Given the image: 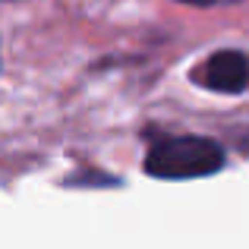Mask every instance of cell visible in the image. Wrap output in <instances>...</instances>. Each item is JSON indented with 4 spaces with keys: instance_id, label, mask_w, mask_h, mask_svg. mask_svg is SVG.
Instances as JSON below:
<instances>
[{
    "instance_id": "7a4b0ae2",
    "label": "cell",
    "mask_w": 249,
    "mask_h": 249,
    "mask_svg": "<svg viewBox=\"0 0 249 249\" xmlns=\"http://www.w3.org/2000/svg\"><path fill=\"white\" fill-rule=\"evenodd\" d=\"M193 79L199 85L221 95H237L249 89V57L243 51H218L202 67L193 70Z\"/></svg>"
},
{
    "instance_id": "3957f363",
    "label": "cell",
    "mask_w": 249,
    "mask_h": 249,
    "mask_svg": "<svg viewBox=\"0 0 249 249\" xmlns=\"http://www.w3.org/2000/svg\"><path fill=\"white\" fill-rule=\"evenodd\" d=\"M183 3H196V6H208V3H214V0H183Z\"/></svg>"
},
{
    "instance_id": "6da1fadb",
    "label": "cell",
    "mask_w": 249,
    "mask_h": 249,
    "mask_svg": "<svg viewBox=\"0 0 249 249\" xmlns=\"http://www.w3.org/2000/svg\"><path fill=\"white\" fill-rule=\"evenodd\" d=\"M221 167H224V148L205 136L164 139L145 158V174L158 180H196V177H212Z\"/></svg>"
}]
</instances>
